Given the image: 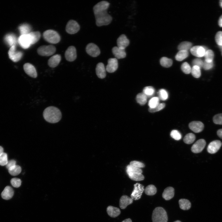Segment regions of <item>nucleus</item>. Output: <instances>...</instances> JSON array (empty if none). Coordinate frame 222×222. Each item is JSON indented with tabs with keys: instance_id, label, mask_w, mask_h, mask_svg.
I'll list each match as a JSON object with an SVG mask.
<instances>
[{
	"instance_id": "nucleus-1",
	"label": "nucleus",
	"mask_w": 222,
	"mask_h": 222,
	"mask_svg": "<svg viewBox=\"0 0 222 222\" xmlns=\"http://www.w3.org/2000/svg\"><path fill=\"white\" fill-rule=\"evenodd\" d=\"M109 5L110 3L108 2L103 1L98 2L93 6L96 24L97 26L107 25L111 22L112 17L107 12V10Z\"/></svg>"
},
{
	"instance_id": "nucleus-2",
	"label": "nucleus",
	"mask_w": 222,
	"mask_h": 222,
	"mask_svg": "<svg viewBox=\"0 0 222 222\" xmlns=\"http://www.w3.org/2000/svg\"><path fill=\"white\" fill-rule=\"evenodd\" d=\"M43 116L45 120L51 123H56L59 121L61 118L60 110L57 108L51 106L46 108L43 111Z\"/></svg>"
},
{
	"instance_id": "nucleus-3",
	"label": "nucleus",
	"mask_w": 222,
	"mask_h": 222,
	"mask_svg": "<svg viewBox=\"0 0 222 222\" xmlns=\"http://www.w3.org/2000/svg\"><path fill=\"white\" fill-rule=\"evenodd\" d=\"M126 171L129 178L133 180L140 181L144 179V176L142 174V171L141 168L129 164L127 166Z\"/></svg>"
},
{
	"instance_id": "nucleus-4",
	"label": "nucleus",
	"mask_w": 222,
	"mask_h": 222,
	"mask_svg": "<svg viewBox=\"0 0 222 222\" xmlns=\"http://www.w3.org/2000/svg\"><path fill=\"white\" fill-rule=\"evenodd\" d=\"M153 222H167L166 212L162 207H158L153 210L152 216Z\"/></svg>"
},
{
	"instance_id": "nucleus-5",
	"label": "nucleus",
	"mask_w": 222,
	"mask_h": 222,
	"mask_svg": "<svg viewBox=\"0 0 222 222\" xmlns=\"http://www.w3.org/2000/svg\"><path fill=\"white\" fill-rule=\"evenodd\" d=\"M43 36L46 41L51 43H57L60 40V36L58 33L52 30L45 31L43 33Z\"/></svg>"
},
{
	"instance_id": "nucleus-6",
	"label": "nucleus",
	"mask_w": 222,
	"mask_h": 222,
	"mask_svg": "<svg viewBox=\"0 0 222 222\" xmlns=\"http://www.w3.org/2000/svg\"><path fill=\"white\" fill-rule=\"evenodd\" d=\"M56 50V48L53 45H43L38 48L37 52L41 56H49L53 54Z\"/></svg>"
},
{
	"instance_id": "nucleus-7",
	"label": "nucleus",
	"mask_w": 222,
	"mask_h": 222,
	"mask_svg": "<svg viewBox=\"0 0 222 222\" xmlns=\"http://www.w3.org/2000/svg\"><path fill=\"white\" fill-rule=\"evenodd\" d=\"M144 190V186L138 183L134 185V190L131 194V197L134 200L141 198L142 193Z\"/></svg>"
},
{
	"instance_id": "nucleus-8",
	"label": "nucleus",
	"mask_w": 222,
	"mask_h": 222,
	"mask_svg": "<svg viewBox=\"0 0 222 222\" xmlns=\"http://www.w3.org/2000/svg\"><path fill=\"white\" fill-rule=\"evenodd\" d=\"M18 42L22 47L25 49L32 45L31 39L29 34L21 35L18 39Z\"/></svg>"
},
{
	"instance_id": "nucleus-9",
	"label": "nucleus",
	"mask_w": 222,
	"mask_h": 222,
	"mask_svg": "<svg viewBox=\"0 0 222 222\" xmlns=\"http://www.w3.org/2000/svg\"><path fill=\"white\" fill-rule=\"evenodd\" d=\"M80 29V26L76 21L71 20L67 23L66 27V32L71 34H73L77 32Z\"/></svg>"
},
{
	"instance_id": "nucleus-10",
	"label": "nucleus",
	"mask_w": 222,
	"mask_h": 222,
	"mask_svg": "<svg viewBox=\"0 0 222 222\" xmlns=\"http://www.w3.org/2000/svg\"><path fill=\"white\" fill-rule=\"evenodd\" d=\"M8 53L9 58L14 62L19 61L21 59L23 55L22 52L16 51L15 46L10 47Z\"/></svg>"
},
{
	"instance_id": "nucleus-11",
	"label": "nucleus",
	"mask_w": 222,
	"mask_h": 222,
	"mask_svg": "<svg viewBox=\"0 0 222 222\" xmlns=\"http://www.w3.org/2000/svg\"><path fill=\"white\" fill-rule=\"evenodd\" d=\"M87 53L92 57H96L100 54V50L99 47L93 43H90L87 44L86 47Z\"/></svg>"
},
{
	"instance_id": "nucleus-12",
	"label": "nucleus",
	"mask_w": 222,
	"mask_h": 222,
	"mask_svg": "<svg viewBox=\"0 0 222 222\" xmlns=\"http://www.w3.org/2000/svg\"><path fill=\"white\" fill-rule=\"evenodd\" d=\"M65 56L68 61L72 62L75 60L77 57L76 51L75 47L73 46L68 47L65 52Z\"/></svg>"
},
{
	"instance_id": "nucleus-13",
	"label": "nucleus",
	"mask_w": 222,
	"mask_h": 222,
	"mask_svg": "<svg viewBox=\"0 0 222 222\" xmlns=\"http://www.w3.org/2000/svg\"><path fill=\"white\" fill-rule=\"evenodd\" d=\"M206 145L205 141L203 139L197 140L191 147L192 152L195 153L201 152L204 148Z\"/></svg>"
},
{
	"instance_id": "nucleus-14",
	"label": "nucleus",
	"mask_w": 222,
	"mask_h": 222,
	"mask_svg": "<svg viewBox=\"0 0 222 222\" xmlns=\"http://www.w3.org/2000/svg\"><path fill=\"white\" fill-rule=\"evenodd\" d=\"M118 67V63L116 58H110L108 60V64L106 66V71L109 73L115 72Z\"/></svg>"
},
{
	"instance_id": "nucleus-15",
	"label": "nucleus",
	"mask_w": 222,
	"mask_h": 222,
	"mask_svg": "<svg viewBox=\"0 0 222 222\" xmlns=\"http://www.w3.org/2000/svg\"><path fill=\"white\" fill-rule=\"evenodd\" d=\"M222 145L221 142L219 140H216L211 142L207 147L208 152L210 154L216 153L220 149Z\"/></svg>"
},
{
	"instance_id": "nucleus-16",
	"label": "nucleus",
	"mask_w": 222,
	"mask_h": 222,
	"mask_svg": "<svg viewBox=\"0 0 222 222\" xmlns=\"http://www.w3.org/2000/svg\"><path fill=\"white\" fill-rule=\"evenodd\" d=\"M23 69L25 72L29 76L35 78L37 76V72L35 67L29 63H26L23 65Z\"/></svg>"
},
{
	"instance_id": "nucleus-17",
	"label": "nucleus",
	"mask_w": 222,
	"mask_h": 222,
	"mask_svg": "<svg viewBox=\"0 0 222 222\" xmlns=\"http://www.w3.org/2000/svg\"><path fill=\"white\" fill-rule=\"evenodd\" d=\"M189 128L194 132L199 133L204 129V125L203 123L200 121H192L189 124Z\"/></svg>"
},
{
	"instance_id": "nucleus-18",
	"label": "nucleus",
	"mask_w": 222,
	"mask_h": 222,
	"mask_svg": "<svg viewBox=\"0 0 222 222\" xmlns=\"http://www.w3.org/2000/svg\"><path fill=\"white\" fill-rule=\"evenodd\" d=\"M207 50L205 47L200 46H194L190 49L191 53L194 56L199 57L204 56Z\"/></svg>"
},
{
	"instance_id": "nucleus-19",
	"label": "nucleus",
	"mask_w": 222,
	"mask_h": 222,
	"mask_svg": "<svg viewBox=\"0 0 222 222\" xmlns=\"http://www.w3.org/2000/svg\"><path fill=\"white\" fill-rule=\"evenodd\" d=\"M117 43L118 47L125 49L129 45L130 41L125 35L122 34L117 38Z\"/></svg>"
},
{
	"instance_id": "nucleus-20",
	"label": "nucleus",
	"mask_w": 222,
	"mask_h": 222,
	"mask_svg": "<svg viewBox=\"0 0 222 222\" xmlns=\"http://www.w3.org/2000/svg\"><path fill=\"white\" fill-rule=\"evenodd\" d=\"M133 199L126 195L121 196L119 201V206L122 209H125L128 205L132 204Z\"/></svg>"
},
{
	"instance_id": "nucleus-21",
	"label": "nucleus",
	"mask_w": 222,
	"mask_h": 222,
	"mask_svg": "<svg viewBox=\"0 0 222 222\" xmlns=\"http://www.w3.org/2000/svg\"><path fill=\"white\" fill-rule=\"evenodd\" d=\"M106 70L104 64L101 62L98 63L96 66V72L97 76L101 79L105 77L106 75Z\"/></svg>"
},
{
	"instance_id": "nucleus-22",
	"label": "nucleus",
	"mask_w": 222,
	"mask_h": 222,
	"mask_svg": "<svg viewBox=\"0 0 222 222\" xmlns=\"http://www.w3.org/2000/svg\"><path fill=\"white\" fill-rule=\"evenodd\" d=\"M112 52L116 59H123L126 56L125 49H121L117 47H113L112 49Z\"/></svg>"
},
{
	"instance_id": "nucleus-23",
	"label": "nucleus",
	"mask_w": 222,
	"mask_h": 222,
	"mask_svg": "<svg viewBox=\"0 0 222 222\" xmlns=\"http://www.w3.org/2000/svg\"><path fill=\"white\" fill-rule=\"evenodd\" d=\"M14 191L12 187L9 186H6L1 193L2 198L6 200H8L13 197Z\"/></svg>"
},
{
	"instance_id": "nucleus-24",
	"label": "nucleus",
	"mask_w": 222,
	"mask_h": 222,
	"mask_svg": "<svg viewBox=\"0 0 222 222\" xmlns=\"http://www.w3.org/2000/svg\"><path fill=\"white\" fill-rule=\"evenodd\" d=\"M61 60L60 55L56 54L51 57L48 61V64L49 67L54 68L56 67Z\"/></svg>"
},
{
	"instance_id": "nucleus-25",
	"label": "nucleus",
	"mask_w": 222,
	"mask_h": 222,
	"mask_svg": "<svg viewBox=\"0 0 222 222\" xmlns=\"http://www.w3.org/2000/svg\"><path fill=\"white\" fill-rule=\"evenodd\" d=\"M174 194V188L173 187H169L164 189L162 194V197L166 200H169L173 197Z\"/></svg>"
},
{
	"instance_id": "nucleus-26",
	"label": "nucleus",
	"mask_w": 222,
	"mask_h": 222,
	"mask_svg": "<svg viewBox=\"0 0 222 222\" xmlns=\"http://www.w3.org/2000/svg\"><path fill=\"white\" fill-rule=\"evenodd\" d=\"M107 212L109 216L113 218L117 217L121 213L120 210L119 208L111 206L107 207Z\"/></svg>"
},
{
	"instance_id": "nucleus-27",
	"label": "nucleus",
	"mask_w": 222,
	"mask_h": 222,
	"mask_svg": "<svg viewBox=\"0 0 222 222\" xmlns=\"http://www.w3.org/2000/svg\"><path fill=\"white\" fill-rule=\"evenodd\" d=\"M5 42L9 46L11 47L16 46L18 40L15 35L13 34H9L6 35L5 37Z\"/></svg>"
},
{
	"instance_id": "nucleus-28",
	"label": "nucleus",
	"mask_w": 222,
	"mask_h": 222,
	"mask_svg": "<svg viewBox=\"0 0 222 222\" xmlns=\"http://www.w3.org/2000/svg\"><path fill=\"white\" fill-rule=\"evenodd\" d=\"M18 30L21 35H27L31 32V28L30 25L25 23L20 25L18 27Z\"/></svg>"
},
{
	"instance_id": "nucleus-29",
	"label": "nucleus",
	"mask_w": 222,
	"mask_h": 222,
	"mask_svg": "<svg viewBox=\"0 0 222 222\" xmlns=\"http://www.w3.org/2000/svg\"><path fill=\"white\" fill-rule=\"evenodd\" d=\"M180 208L183 210H189L191 207V204L190 201L187 199H182L179 201Z\"/></svg>"
},
{
	"instance_id": "nucleus-30",
	"label": "nucleus",
	"mask_w": 222,
	"mask_h": 222,
	"mask_svg": "<svg viewBox=\"0 0 222 222\" xmlns=\"http://www.w3.org/2000/svg\"><path fill=\"white\" fill-rule=\"evenodd\" d=\"M147 97L143 92L138 94L136 97V100L139 104L143 105L147 102Z\"/></svg>"
},
{
	"instance_id": "nucleus-31",
	"label": "nucleus",
	"mask_w": 222,
	"mask_h": 222,
	"mask_svg": "<svg viewBox=\"0 0 222 222\" xmlns=\"http://www.w3.org/2000/svg\"><path fill=\"white\" fill-rule=\"evenodd\" d=\"M188 54V52L187 51H179L175 56V59L177 61H181L187 57Z\"/></svg>"
},
{
	"instance_id": "nucleus-32",
	"label": "nucleus",
	"mask_w": 222,
	"mask_h": 222,
	"mask_svg": "<svg viewBox=\"0 0 222 222\" xmlns=\"http://www.w3.org/2000/svg\"><path fill=\"white\" fill-rule=\"evenodd\" d=\"M144 191L146 195H153L156 193L157 189L154 185H149L145 188Z\"/></svg>"
},
{
	"instance_id": "nucleus-33",
	"label": "nucleus",
	"mask_w": 222,
	"mask_h": 222,
	"mask_svg": "<svg viewBox=\"0 0 222 222\" xmlns=\"http://www.w3.org/2000/svg\"><path fill=\"white\" fill-rule=\"evenodd\" d=\"M29 35L31 39L32 44L37 43L41 37V34L38 31L31 32L29 34Z\"/></svg>"
},
{
	"instance_id": "nucleus-34",
	"label": "nucleus",
	"mask_w": 222,
	"mask_h": 222,
	"mask_svg": "<svg viewBox=\"0 0 222 222\" xmlns=\"http://www.w3.org/2000/svg\"><path fill=\"white\" fill-rule=\"evenodd\" d=\"M204 56L205 58V61L208 63H211L213 62L214 53L212 50H207L206 51Z\"/></svg>"
},
{
	"instance_id": "nucleus-35",
	"label": "nucleus",
	"mask_w": 222,
	"mask_h": 222,
	"mask_svg": "<svg viewBox=\"0 0 222 222\" xmlns=\"http://www.w3.org/2000/svg\"><path fill=\"white\" fill-rule=\"evenodd\" d=\"M10 174L13 176H16L19 174L21 171V167L15 165L8 169Z\"/></svg>"
},
{
	"instance_id": "nucleus-36",
	"label": "nucleus",
	"mask_w": 222,
	"mask_h": 222,
	"mask_svg": "<svg viewBox=\"0 0 222 222\" xmlns=\"http://www.w3.org/2000/svg\"><path fill=\"white\" fill-rule=\"evenodd\" d=\"M195 134L192 133L187 134L183 138V141L186 144H189L192 143L195 140Z\"/></svg>"
},
{
	"instance_id": "nucleus-37",
	"label": "nucleus",
	"mask_w": 222,
	"mask_h": 222,
	"mask_svg": "<svg viewBox=\"0 0 222 222\" xmlns=\"http://www.w3.org/2000/svg\"><path fill=\"white\" fill-rule=\"evenodd\" d=\"M192 43L189 42H183L181 43L178 46V49L179 51L186 50L187 51L191 48Z\"/></svg>"
},
{
	"instance_id": "nucleus-38",
	"label": "nucleus",
	"mask_w": 222,
	"mask_h": 222,
	"mask_svg": "<svg viewBox=\"0 0 222 222\" xmlns=\"http://www.w3.org/2000/svg\"><path fill=\"white\" fill-rule=\"evenodd\" d=\"M160 63L162 66L168 68L172 65L173 62L170 59L166 57H162L160 59Z\"/></svg>"
},
{
	"instance_id": "nucleus-39",
	"label": "nucleus",
	"mask_w": 222,
	"mask_h": 222,
	"mask_svg": "<svg viewBox=\"0 0 222 222\" xmlns=\"http://www.w3.org/2000/svg\"><path fill=\"white\" fill-rule=\"evenodd\" d=\"M155 92V89L152 86H149L145 87L143 90L144 93L147 97L152 96Z\"/></svg>"
},
{
	"instance_id": "nucleus-40",
	"label": "nucleus",
	"mask_w": 222,
	"mask_h": 222,
	"mask_svg": "<svg viewBox=\"0 0 222 222\" xmlns=\"http://www.w3.org/2000/svg\"><path fill=\"white\" fill-rule=\"evenodd\" d=\"M200 68L196 66H193L191 69V72L193 77L198 78L201 76Z\"/></svg>"
},
{
	"instance_id": "nucleus-41",
	"label": "nucleus",
	"mask_w": 222,
	"mask_h": 222,
	"mask_svg": "<svg viewBox=\"0 0 222 222\" xmlns=\"http://www.w3.org/2000/svg\"><path fill=\"white\" fill-rule=\"evenodd\" d=\"M159 99L158 97L152 98L149 101L148 105L149 108H154L156 107L159 103Z\"/></svg>"
},
{
	"instance_id": "nucleus-42",
	"label": "nucleus",
	"mask_w": 222,
	"mask_h": 222,
	"mask_svg": "<svg viewBox=\"0 0 222 222\" xmlns=\"http://www.w3.org/2000/svg\"><path fill=\"white\" fill-rule=\"evenodd\" d=\"M158 98L162 101H165L168 98V93L164 89L159 90L158 92Z\"/></svg>"
},
{
	"instance_id": "nucleus-43",
	"label": "nucleus",
	"mask_w": 222,
	"mask_h": 222,
	"mask_svg": "<svg viewBox=\"0 0 222 222\" xmlns=\"http://www.w3.org/2000/svg\"><path fill=\"white\" fill-rule=\"evenodd\" d=\"M181 69L182 71L185 74H189L191 72V67L187 62H184L182 64Z\"/></svg>"
},
{
	"instance_id": "nucleus-44",
	"label": "nucleus",
	"mask_w": 222,
	"mask_h": 222,
	"mask_svg": "<svg viewBox=\"0 0 222 222\" xmlns=\"http://www.w3.org/2000/svg\"><path fill=\"white\" fill-rule=\"evenodd\" d=\"M171 137L176 140H179L182 138V135L180 132L176 130H173L170 134Z\"/></svg>"
},
{
	"instance_id": "nucleus-45",
	"label": "nucleus",
	"mask_w": 222,
	"mask_h": 222,
	"mask_svg": "<svg viewBox=\"0 0 222 222\" xmlns=\"http://www.w3.org/2000/svg\"><path fill=\"white\" fill-rule=\"evenodd\" d=\"M7 154L3 152L0 155V165L4 166L6 165L8 162Z\"/></svg>"
},
{
	"instance_id": "nucleus-46",
	"label": "nucleus",
	"mask_w": 222,
	"mask_h": 222,
	"mask_svg": "<svg viewBox=\"0 0 222 222\" xmlns=\"http://www.w3.org/2000/svg\"><path fill=\"white\" fill-rule=\"evenodd\" d=\"M165 106V104L164 103H159V104L155 107L154 108H149L148 110L150 113H154L158 111L163 109Z\"/></svg>"
},
{
	"instance_id": "nucleus-47",
	"label": "nucleus",
	"mask_w": 222,
	"mask_h": 222,
	"mask_svg": "<svg viewBox=\"0 0 222 222\" xmlns=\"http://www.w3.org/2000/svg\"><path fill=\"white\" fill-rule=\"evenodd\" d=\"M215 41L216 43L219 46H222V31H218L215 35Z\"/></svg>"
},
{
	"instance_id": "nucleus-48",
	"label": "nucleus",
	"mask_w": 222,
	"mask_h": 222,
	"mask_svg": "<svg viewBox=\"0 0 222 222\" xmlns=\"http://www.w3.org/2000/svg\"><path fill=\"white\" fill-rule=\"evenodd\" d=\"M213 120L215 124L222 125V113H219L215 115L213 117Z\"/></svg>"
},
{
	"instance_id": "nucleus-49",
	"label": "nucleus",
	"mask_w": 222,
	"mask_h": 222,
	"mask_svg": "<svg viewBox=\"0 0 222 222\" xmlns=\"http://www.w3.org/2000/svg\"><path fill=\"white\" fill-rule=\"evenodd\" d=\"M10 183L13 187L17 188L21 186V181L20 179L15 178L11 179Z\"/></svg>"
},
{
	"instance_id": "nucleus-50",
	"label": "nucleus",
	"mask_w": 222,
	"mask_h": 222,
	"mask_svg": "<svg viewBox=\"0 0 222 222\" xmlns=\"http://www.w3.org/2000/svg\"><path fill=\"white\" fill-rule=\"evenodd\" d=\"M130 165L135 167L140 168L145 167V165L142 162L137 161H133L130 162Z\"/></svg>"
},
{
	"instance_id": "nucleus-51",
	"label": "nucleus",
	"mask_w": 222,
	"mask_h": 222,
	"mask_svg": "<svg viewBox=\"0 0 222 222\" xmlns=\"http://www.w3.org/2000/svg\"><path fill=\"white\" fill-rule=\"evenodd\" d=\"M192 63L193 66H196L201 68L203 67V62L200 59H196L193 60Z\"/></svg>"
},
{
	"instance_id": "nucleus-52",
	"label": "nucleus",
	"mask_w": 222,
	"mask_h": 222,
	"mask_svg": "<svg viewBox=\"0 0 222 222\" xmlns=\"http://www.w3.org/2000/svg\"><path fill=\"white\" fill-rule=\"evenodd\" d=\"M214 66L213 62L208 63L205 61L203 62V68L205 70H208L212 69Z\"/></svg>"
},
{
	"instance_id": "nucleus-53",
	"label": "nucleus",
	"mask_w": 222,
	"mask_h": 222,
	"mask_svg": "<svg viewBox=\"0 0 222 222\" xmlns=\"http://www.w3.org/2000/svg\"><path fill=\"white\" fill-rule=\"evenodd\" d=\"M16 161L14 160H11L8 161L7 164L6 165V167L8 169L16 165Z\"/></svg>"
},
{
	"instance_id": "nucleus-54",
	"label": "nucleus",
	"mask_w": 222,
	"mask_h": 222,
	"mask_svg": "<svg viewBox=\"0 0 222 222\" xmlns=\"http://www.w3.org/2000/svg\"><path fill=\"white\" fill-rule=\"evenodd\" d=\"M217 134L220 138L222 139V129H219L217 131Z\"/></svg>"
},
{
	"instance_id": "nucleus-55",
	"label": "nucleus",
	"mask_w": 222,
	"mask_h": 222,
	"mask_svg": "<svg viewBox=\"0 0 222 222\" xmlns=\"http://www.w3.org/2000/svg\"><path fill=\"white\" fill-rule=\"evenodd\" d=\"M218 23L219 26L222 27V15L219 18Z\"/></svg>"
},
{
	"instance_id": "nucleus-56",
	"label": "nucleus",
	"mask_w": 222,
	"mask_h": 222,
	"mask_svg": "<svg viewBox=\"0 0 222 222\" xmlns=\"http://www.w3.org/2000/svg\"><path fill=\"white\" fill-rule=\"evenodd\" d=\"M121 222H132V221L130 219L128 218L124 220Z\"/></svg>"
},
{
	"instance_id": "nucleus-57",
	"label": "nucleus",
	"mask_w": 222,
	"mask_h": 222,
	"mask_svg": "<svg viewBox=\"0 0 222 222\" xmlns=\"http://www.w3.org/2000/svg\"><path fill=\"white\" fill-rule=\"evenodd\" d=\"M3 152V148L0 146V155Z\"/></svg>"
},
{
	"instance_id": "nucleus-58",
	"label": "nucleus",
	"mask_w": 222,
	"mask_h": 222,
	"mask_svg": "<svg viewBox=\"0 0 222 222\" xmlns=\"http://www.w3.org/2000/svg\"><path fill=\"white\" fill-rule=\"evenodd\" d=\"M219 3H220V6L222 8V0H220V1Z\"/></svg>"
},
{
	"instance_id": "nucleus-59",
	"label": "nucleus",
	"mask_w": 222,
	"mask_h": 222,
	"mask_svg": "<svg viewBox=\"0 0 222 222\" xmlns=\"http://www.w3.org/2000/svg\"><path fill=\"white\" fill-rule=\"evenodd\" d=\"M174 222H181V221L179 220H176Z\"/></svg>"
},
{
	"instance_id": "nucleus-60",
	"label": "nucleus",
	"mask_w": 222,
	"mask_h": 222,
	"mask_svg": "<svg viewBox=\"0 0 222 222\" xmlns=\"http://www.w3.org/2000/svg\"></svg>"
}]
</instances>
